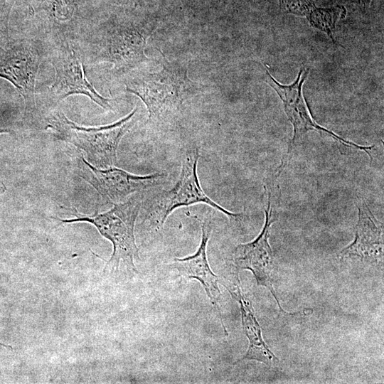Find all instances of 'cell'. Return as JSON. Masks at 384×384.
Segmentation results:
<instances>
[{"label": "cell", "instance_id": "6da1fadb", "mask_svg": "<svg viewBox=\"0 0 384 384\" xmlns=\"http://www.w3.org/2000/svg\"><path fill=\"white\" fill-rule=\"evenodd\" d=\"M161 69L156 73L132 74L124 80L126 90L145 105L149 122H167L181 112L186 102L201 92L205 86L188 76L185 63L170 61L161 52Z\"/></svg>", "mask_w": 384, "mask_h": 384}, {"label": "cell", "instance_id": "7a4b0ae2", "mask_svg": "<svg viewBox=\"0 0 384 384\" xmlns=\"http://www.w3.org/2000/svg\"><path fill=\"white\" fill-rule=\"evenodd\" d=\"M156 27L147 20L108 21L87 34V52L94 63H111L113 74L127 75L150 60L145 48Z\"/></svg>", "mask_w": 384, "mask_h": 384}, {"label": "cell", "instance_id": "3957f363", "mask_svg": "<svg viewBox=\"0 0 384 384\" xmlns=\"http://www.w3.org/2000/svg\"><path fill=\"white\" fill-rule=\"evenodd\" d=\"M137 108L117 122L99 127H85L70 120L62 112L50 114L46 128L58 139L80 149L88 162L99 169L114 166L118 146L132 127Z\"/></svg>", "mask_w": 384, "mask_h": 384}, {"label": "cell", "instance_id": "277c9868", "mask_svg": "<svg viewBox=\"0 0 384 384\" xmlns=\"http://www.w3.org/2000/svg\"><path fill=\"white\" fill-rule=\"evenodd\" d=\"M75 218L56 220L63 223L85 222L93 225L113 246V252L107 261L104 271L117 272L121 267L137 273L134 261L139 259V248L134 237V226L140 210V202L132 198L114 204V207L92 216L82 215L75 208Z\"/></svg>", "mask_w": 384, "mask_h": 384}, {"label": "cell", "instance_id": "5b68a950", "mask_svg": "<svg viewBox=\"0 0 384 384\" xmlns=\"http://www.w3.org/2000/svg\"><path fill=\"white\" fill-rule=\"evenodd\" d=\"M198 149L186 151L181 161L179 177L174 186L157 194L151 206L149 220L156 230H161L167 218L176 209L190 205L205 203L226 215L232 223H239L243 213L230 212L217 204L203 190L198 178Z\"/></svg>", "mask_w": 384, "mask_h": 384}, {"label": "cell", "instance_id": "8992f818", "mask_svg": "<svg viewBox=\"0 0 384 384\" xmlns=\"http://www.w3.org/2000/svg\"><path fill=\"white\" fill-rule=\"evenodd\" d=\"M308 74V69L302 68L294 82L292 84L286 85L279 84L270 75L268 70H266L265 72V81L276 91L280 97L284 112L294 129L293 137L289 143L287 153L283 158L279 168L282 170L284 169L291 158L294 148L301 143L304 135L309 131L326 134L343 145L364 151L370 156V152L369 151L373 149V146H364L347 141L314 121L302 95V85Z\"/></svg>", "mask_w": 384, "mask_h": 384}, {"label": "cell", "instance_id": "52a82bcc", "mask_svg": "<svg viewBox=\"0 0 384 384\" xmlns=\"http://www.w3.org/2000/svg\"><path fill=\"white\" fill-rule=\"evenodd\" d=\"M49 60L55 70V79L49 87L50 105H57L68 96L88 97L105 110H112L110 100L99 94L87 80L80 53L71 42L55 44Z\"/></svg>", "mask_w": 384, "mask_h": 384}, {"label": "cell", "instance_id": "ba28073f", "mask_svg": "<svg viewBox=\"0 0 384 384\" xmlns=\"http://www.w3.org/2000/svg\"><path fill=\"white\" fill-rule=\"evenodd\" d=\"M37 44L31 39L6 40L0 45V78L10 82L22 96L25 114L36 112L35 85L41 63Z\"/></svg>", "mask_w": 384, "mask_h": 384}, {"label": "cell", "instance_id": "9c48e42d", "mask_svg": "<svg viewBox=\"0 0 384 384\" xmlns=\"http://www.w3.org/2000/svg\"><path fill=\"white\" fill-rule=\"evenodd\" d=\"M78 168V176L113 205L123 202L134 193L160 184L166 177L161 173L135 175L114 166L99 169L87 161L83 156L80 159Z\"/></svg>", "mask_w": 384, "mask_h": 384}, {"label": "cell", "instance_id": "30bf717a", "mask_svg": "<svg viewBox=\"0 0 384 384\" xmlns=\"http://www.w3.org/2000/svg\"><path fill=\"white\" fill-rule=\"evenodd\" d=\"M277 176H272L265 187L267 193V204L265 210V221L260 235L252 242L240 244L233 252V261L236 267L242 270H247L253 274L257 285L265 287L276 299L281 311V307L276 296L272 282V274L274 269V255L268 239L270 225L274 221L273 218V186Z\"/></svg>", "mask_w": 384, "mask_h": 384}, {"label": "cell", "instance_id": "8fae6325", "mask_svg": "<svg viewBox=\"0 0 384 384\" xmlns=\"http://www.w3.org/2000/svg\"><path fill=\"white\" fill-rule=\"evenodd\" d=\"M211 230L210 218H206L203 221L201 242L196 252L183 258H174L172 266L178 271L181 278L196 279L201 283L219 315L225 335H228L219 305L221 295L218 287L219 278L211 270L207 258L206 248Z\"/></svg>", "mask_w": 384, "mask_h": 384}, {"label": "cell", "instance_id": "7c38bea8", "mask_svg": "<svg viewBox=\"0 0 384 384\" xmlns=\"http://www.w3.org/2000/svg\"><path fill=\"white\" fill-rule=\"evenodd\" d=\"M358 220L353 242L338 255L341 260L356 257L361 260H380L383 257V225L374 216L363 197L357 196Z\"/></svg>", "mask_w": 384, "mask_h": 384}, {"label": "cell", "instance_id": "4fadbf2b", "mask_svg": "<svg viewBox=\"0 0 384 384\" xmlns=\"http://www.w3.org/2000/svg\"><path fill=\"white\" fill-rule=\"evenodd\" d=\"M235 279L234 289L224 287L240 304L242 329L248 339L249 346L246 353L234 364L249 360L257 361L272 366L278 361V358L270 350L262 338L261 327L255 315L252 303L242 291L238 272Z\"/></svg>", "mask_w": 384, "mask_h": 384}, {"label": "cell", "instance_id": "5bb4252c", "mask_svg": "<svg viewBox=\"0 0 384 384\" xmlns=\"http://www.w3.org/2000/svg\"><path fill=\"white\" fill-rule=\"evenodd\" d=\"M279 4L284 13L305 16L312 26L326 33L334 43L336 23L346 15L343 6L317 8L312 0H279Z\"/></svg>", "mask_w": 384, "mask_h": 384}, {"label": "cell", "instance_id": "9a60e30c", "mask_svg": "<svg viewBox=\"0 0 384 384\" xmlns=\"http://www.w3.org/2000/svg\"><path fill=\"white\" fill-rule=\"evenodd\" d=\"M16 0H0V38L6 40L9 36V21Z\"/></svg>", "mask_w": 384, "mask_h": 384}, {"label": "cell", "instance_id": "2e32d148", "mask_svg": "<svg viewBox=\"0 0 384 384\" xmlns=\"http://www.w3.org/2000/svg\"><path fill=\"white\" fill-rule=\"evenodd\" d=\"M8 132H10V130H9L7 129L0 127V134L1 133H8Z\"/></svg>", "mask_w": 384, "mask_h": 384}, {"label": "cell", "instance_id": "e0dca14e", "mask_svg": "<svg viewBox=\"0 0 384 384\" xmlns=\"http://www.w3.org/2000/svg\"><path fill=\"white\" fill-rule=\"evenodd\" d=\"M368 1H370V0H368Z\"/></svg>", "mask_w": 384, "mask_h": 384}]
</instances>
